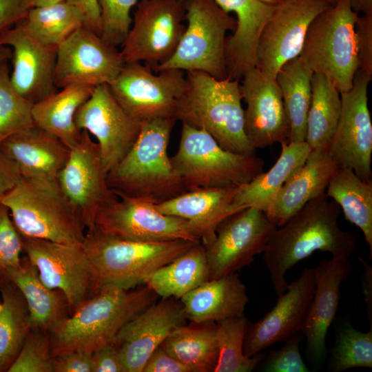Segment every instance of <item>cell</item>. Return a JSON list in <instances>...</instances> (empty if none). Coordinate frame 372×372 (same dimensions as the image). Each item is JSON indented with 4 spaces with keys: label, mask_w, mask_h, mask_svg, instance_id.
Listing matches in <instances>:
<instances>
[{
    "label": "cell",
    "mask_w": 372,
    "mask_h": 372,
    "mask_svg": "<svg viewBox=\"0 0 372 372\" xmlns=\"http://www.w3.org/2000/svg\"><path fill=\"white\" fill-rule=\"evenodd\" d=\"M340 213L339 205L324 193L272 231L263 260L277 296L287 290L286 273L316 251H327L340 258H349L353 254L356 238L339 227Z\"/></svg>",
    "instance_id": "obj_1"
},
{
    "label": "cell",
    "mask_w": 372,
    "mask_h": 372,
    "mask_svg": "<svg viewBox=\"0 0 372 372\" xmlns=\"http://www.w3.org/2000/svg\"><path fill=\"white\" fill-rule=\"evenodd\" d=\"M156 297L146 285L130 289L101 287L50 332L53 357L74 351L92 353L112 342L123 325Z\"/></svg>",
    "instance_id": "obj_2"
},
{
    "label": "cell",
    "mask_w": 372,
    "mask_h": 372,
    "mask_svg": "<svg viewBox=\"0 0 372 372\" xmlns=\"http://www.w3.org/2000/svg\"><path fill=\"white\" fill-rule=\"evenodd\" d=\"M185 78L175 118L205 130L225 149L255 155L245 133L240 80L218 79L200 71L186 72Z\"/></svg>",
    "instance_id": "obj_3"
},
{
    "label": "cell",
    "mask_w": 372,
    "mask_h": 372,
    "mask_svg": "<svg viewBox=\"0 0 372 372\" xmlns=\"http://www.w3.org/2000/svg\"><path fill=\"white\" fill-rule=\"evenodd\" d=\"M176 121L169 118L141 123L136 141L107 175V184L117 196L141 198L158 204L187 192L167 154Z\"/></svg>",
    "instance_id": "obj_4"
},
{
    "label": "cell",
    "mask_w": 372,
    "mask_h": 372,
    "mask_svg": "<svg viewBox=\"0 0 372 372\" xmlns=\"http://www.w3.org/2000/svg\"><path fill=\"white\" fill-rule=\"evenodd\" d=\"M194 244L196 243L185 240H125L92 230L85 233L83 245L96 269L100 289L116 287L130 289L145 285L156 269Z\"/></svg>",
    "instance_id": "obj_5"
},
{
    "label": "cell",
    "mask_w": 372,
    "mask_h": 372,
    "mask_svg": "<svg viewBox=\"0 0 372 372\" xmlns=\"http://www.w3.org/2000/svg\"><path fill=\"white\" fill-rule=\"evenodd\" d=\"M170 160L186 191L245 185L263 172L265 164L256 154L225 149L209 133L185 123Z\"/></svg>",
    "instance_id": "obj_6"
},
{
    "label": "cell",
    "mask_w": 372,
    "mask_h": 372,
    "mask_svg": "<svg viewBox=\"0 0 372 372\" xmlns=\"http://www.w3.org/2000/svg\"><path fill=\"white\" fill-rule=\"evenodd\" d=\"M358 17L350 0H338L312 21L299 55L307 68L324 75L340 93L352 87L358 70Z\"/></svg>",
    "instance_id": "obj_7"
},
{
    "label": "cell",
    "mask_w": 372,
    "mask_h": 372,
    "mask_svg": "<svg viewBox=\"0 0 372 372\" xmlns=\"http://www.w3.org/2000/svg\"><path fill=\"white\" fill-rule=\"evenodd\" d=\"M187 24L172 56L152 69L200 71L216 79L227 78V32L236 20L216 0H183Z\"/></svg>",
    "instance_id": "obj_8"
},
{
    "label": "cell",
    "mask_w": 372,
    "mask_h": 372,
    "mask_svg": "<svg viewBox=\"0 0 372 372\" xmlns=\"http://www.w3.org/2000/svg\"><path fill=\"white\" fill-rule=\"evenodd\" d=\"M22 236L81 245L85 227L61 191L46 189L21 178L1 199Z\"/></svg>",
    "instance_id": "obj_9"
},
{
    "label": "cell",
    "mask_w": 372,
    "mask_h": 372,
    "mask_svg": "<svg viewBox=\"0 0 372 372\" xmlns=\"http://www.w3.org/2000/svg\"><path fill=\"white\" fill-rule=\"evenodd\" d=\"M184 19L183 0H138L121 45L124 63H143L151 68L165 63L183 34Z\"/></svg>",
    "instance_id": "obj_10"
},
{
    "label": "cell",
    "mask_w": 372,
    "mask_h": 372,
    "mask_svg": "<svg viewBox=\"0 0 372 372\" xmlns=\"http://www.w3.org/2000/svg\"><path fill=\"white\" fill-rule=\"evenodd\" d=\"M156 73L142 63H125L108 85L122 107L141 123L175 118L178 100L186 87L183 70L169 69Z\"/></svg>",
    "instance_id": "obj_11"
},
{
    "label": "cell",
    "mask_w": 372,
    "mask_h": 372,
    "mask_svg": "<svg viewBox=\"0 0 372 372\" xmlns=\"http://www.w3.org/2000/svg\"><path fill=\"white\" fill-rule=\"evenodd\" d=\"M23 244L41 280L63 293L71 312L100 289L96 269L83 245L26 238Z\"/></svg>",
    "instance_id": "obj_12"
},
{
    "label": "cell",
    "mask_w": 372,
    "mask_h": 372,
    "mask_svg": "<svg viewBox=\"0 0 372 372\" xmlns=\"http://www.w3.org/2000/svg\"><path fill=\"white\" fill-rule=\"evenodd\" d=\"M92 230L131 240L201 242L187 220L160 212L152 201L127 196H118L102 207Z\"/></svg>",
    "instance_id": "obj_13"
},
{
    "label": "cell",
    "mask_w": 372,
    "mask_h": 372,
    "mask_svg": "<svg viewBox=\"0 0 372 372\" xmlns=\"http://www.w3.org/2000/svg\"><path fill=\"white\" fill-rule=\"evenodd\" d=\"M371 77L358 70L352 87L340 93V116L327 148L338 167L349 168L367 182L372 181V123L367 96Z\"/></svg>",
    "instance_id": "obj_14"
},
{
    "label": "cell",
    "mask_w": 372,
    "mask_h": 372,
    "mask_svg": "<svg viewBox=\"0 0 372 372\" xmlns=\"http://www.w3.org/2000/svg\"><path fill=\"white\" fill-rule=\"evenodd\" d=\"M276 227L265 213L247 207L223 220L214 240L205 247L209 280L236 273L249 265L256 255L263 253Z\"/></svg>",
    "instance_id": "obj_15"
},
{
    "label": "cell",
    "mask_w": 372,
    "mask_h": 372,
    "mask_svg": "<svg viewBox=\"0 0 372 372\" xmlns=\"http://www.w3.org/2000/svg\"><path fill=\"white\" fill-rule=\"evenodd\" d=\"M331 5L327 0H282L260 35L256 68L276 79L280 68L299 56L312 21Z\"/></svg>",
    "instance_id": "obj_16"
},
{
    "label": "cell",
    "mask_w": 372,
    "mask_h": 372,
    "mask_svg": "<svg viewBox=\"0 0 372 372\" xmlns=\"http://www.w3.org/2000/svg\"><path fill=\"white\" fill-rule=\"evenodd\" d=\"M107 175L97 143L87 131L82 130L79 141L70 148L58 183L87 231L93 229L100 209L117 198L107 184Z\"/></svg>",
    "instance_id": "obj_17"
},
{
    "label": "cell",
    "mask_w": 372,
    "mask_h": 372,
    "mask_svg": "<svg viewBox=\"0 0 372 372\" xmlns=\"http://www.w3.org/2000/svg\"><path fill=\"white\" fill-rule=\"evenodd\" d=\"M124 64L117 47L83 26L56 48L54 83L59 88L110 85Z\"/></svg>",
    "instance_id": "obj_18"
},
{
    "label": "cell",
    "mask_w": 372,
    "mask_h": 372,
    "mask_svg": "<svg viewBox=\"0 0 372 372\" xmlns=\"http://www.w3.org/2000/svg\"><path fill=\"white\" fill-rule=\"evenodd\" d=\"M75 123L96 138L107 174L129 152L141 128V123L122 107L106 84L94 87L76 112Z\"/></svg>",
    "instance_id": "obj_19"
},
{
    "label": "cell",
    "mask_w": 372,
    "mask_h": 372,
    "mask_svg": "<svg viewBox=\"0 0 372 372\" xmlns=\"http://www.w3.org/2000/svg\"><path fill=\"white\" fill-rule=\"evenodd\" d=\"M240 84L246 137L256 150L289 139L290 126L276 79L258 68L247 70Z\"/></svg>",
    "instance_id": "obj_20"
},
{
    "label": "cell",
    "mask_w": 372,
    "mask_h": 372,
    "mask_svg": "<svg viewBox=\"0 0 372 372\" xmlns=\"http://www.w3.org/2000/svg\"><path fill=\"white\" fill-rule=\"evenodd\" d=\"M186 320L181 302L165 298L126 322L112 342L121 352L125 372H142L154 351Z\"/></svg>",
    "instance_id": "obj_21"
},
{
    "label": "cell",
    "mask_w": 372,
    "mask_h": 372,
    "mask_svg": "<svg viewBox=\"0 0 372 372\" xmlns=\"http://www.w3.org/2000/svg\"><path fill=\"white\" fill-rule=\"evenodd\" d=\"M315 291L311 268H304L287 290L278 296L275 306L262 318L248 324L243 352L251 357L300 331Z\"/></svg>",
    "instance_id": "obj_22"
},
{
    "label": "cell",
    "mask_w": 372,
    "mask_h": 372,
    "mask_svg": "<svg viewBox=\"0 0 372 372\" xmlns=\"http://www.w3.org/2000/svg\"><path fill=\"white\" fill-rule=\"evenodd\" d=\"M313 271L315 291L301 331L306 338L307 359L316 369L327 354L326 338L338 310L340 286L353 267L349 258L332 257L322 260Z\"/></svg>",
    "instance_id": "obj_23"
},
{
    "label": "cell",
    "mask_w": 372,
    "mask_h": 372,
    "mask_svg": "<svg viewBox=\"0 0 372 372\" xmlns=\"http://www.w3.org/2000/svg\"><path fill=\"white\" fill-rule=\"evenodd\" d=\"M0 45L11 50L10 81L21 96L35 103L56 92V48L37 41L19 23L0 34Z\"/></svg>",
    "instance_id": "obj_24"
},
{
    "label": "cell",
    "mask_w": 372,
    "mask_h": 372,
    "mask_svg": "<svg viewBox=\"0 0 372 372\" xmlns=\"http://www.w3.org/2000/svg\"><path fill=\"white\" fill-rule=\"evenodd\" d=\"M0 149L17 165L21 178L40 187L61 191L58 178L70 148L36 126L3 141Z\"/></svg>",
    "instance_id": "obj_25"
},
{
    "label": "cell",
    "mask_w": 372,
    "mask_h": 372,
    "mask_svg": "<svg viewBox=\"0 0 372 372\" xmlns=\"http://www.w3.org/2000/svg\"><path fill=\"white\" fill-rule=\"evenodd\" d=\"M239 187L199 188L155 205L164 214L187 220L195 235L206 247L215 238L216 229L223 220L247 208L234 203Z\"/></svg>",
    "instance_id": "obj_26"
},
{
    "label": "cell",
    "mask_w": 372,
    "mask_h": 372,
    "mask_svg": "<svg viewBox=\"0 0 372 372\" xmlns=\"http://www.w3.org/2000/svg\"><path fill=\"white\" fill-rule=\"evenodd\" d=\"M338 168L327 149L311 150L304 165L278 192L267 209V218L276 227L285 224L307 203L326 193Z\"/></svg>",
    "instance_id": "obj_27"
},
{
    "label": "cell",
    "mask_w": 372,
    "mask_h": 372,
    "mask_svg": "<svg viewBox=\"0 0 372 372\" xmlns=\"http://www.w3.org/2000/svg\"><path fill=\"white\" fill-rule=\"evenodd\" d=\"M216 1L225 12L236 17V28L227 40V77L240 80L247 70L256 67L258 39L275 6L258 0Z\"/></svg>",
    "instance_id": "obj_28"
},
{
    "label": "cell",
    "mask_w": 372,
    "mask_h": 372,
    "mask_svg": "<svg viewBox=\"0 0 372 372\" xmlns=\"http://www.w3.org/2000/svg\"><path fill=\"white\" fill-rule=\"evenodd\" d=\"M180 302L187 319L201 324L243 316L249 298L245 285L234 273L203 282Z\"/></svg>",
    "instance_id": "obj_29"
},
{
    "label": "cell",
    "mask_w": 372,
    "mask_h": 372,
    "mask_svg": "<svg viewBox=\"0 0 372 372\" xmlns=\"http://www.w3.org/2000/svg\"><path fill=\"white\" fill-rule=\"evenodd\" d=\"M8 280L18 288L25 300L32 330L50 333L68 317L70 309L63 293L43 283L27 256L10 271Z\"/></svg>",
    "instance_id": "obj_30"
},
{
    "label": "cell",
    "mask_w": 372,
    "mask_h": 372,
    "mask_svg": "<svg viewBox=\"0 0 372 372\" xmlns=\"http://www.w3.org/2000/svg\"><path fill=\"white\" fill-rule=\"evenodd\" d=\"M281 146L277 161L268 172L240 186L234 196L235 205L265 213L280 189L304 165L311 151L305 141H284Z\"/></svg>",
    "instance_id": "obj_31"
},
{
    "label": "cell",
    "mask_w": 372,
    "mask_h": 372,
    "mask_svg": "<svg viewBox=\"0 0 372 372\" xmlns=\"http://www.w3.org/2000/svg\"><path fill=\"white\" fill-rule=\"evenodd\" d=\"M95 87L73 85L33 104L34 126L57 137L69 148L80 139L81 132L75 123L79 107L90 98Z\"/></svg>",
    "instance_id": "obj_32"
},
{
    "label": "cell",
    "mask_w": 372,
    "mask_h": 372,
    "mask_svg": "<svg viewBox=\"0 0 372 372\" xmlns=\"http://www.w3.org/2000/svg\"><path fill=\"white\" fill-rule=\"evenodd\" d=\"M209 280L206 250L200 242L156 269L145 285L157 296L178 300Z\"/></svg>",
    "instance_id": "obj_33"
},
{
    "label": "cell",
    "mask_w": 372,
    "mask_h": 372,
    "mask_svg": "<svg viewBox=\"0 0 372 372\" xmlns=\"http://www.w3.org/2000/svg\"><path fill=\"white\" fill-rule=\"evenodd\" d=\"M194 324L174 329L161 347L192 372H214L218 359L217 324Z\"/></svg>",
    "instance_id": "obj_34"
},
{
    "label": "cell",
    "mask_w": 372,
    "mask_h": 372,
    "mask_svg": "<svg viewBox=\"0 0 372 372\" xmlns=\"http://www.w3.org/2000/svg\"><path fill=\"white\" fill-rule=\"evenodd\" d=\"M326 194L342 209L347 220L362 231L372 258V181H364L349 168L338 167Z\"/></svg>",
    "instance_id": "obj_35"
},
{
    "label": "cell",
    "mask_w": 372,
    "mask_h": 372,
    "mask_svg": "<svg viewBox=\"0 0 372 372\" xmlns=\"http://www.w3.org/2000/svg\"><path fill=\"white\" fill-rule=\"evenodd\" d=\"M313 74L298 56L285 63L276 74L290 126L289 142L305 141Z\"/></svg>",
    "instance_id": "obj_36"
},
{
    "label": "cell",
    "mask_w": 372,
    "mask_h": 372,
    "mask_svg": "<svg viewBox=\"0 0 372 372\" xmlns=\"http://www.w3.org/2000/svg\"><path fill=\"white\" fill-rule=\"evenodd\" d=\"M341 107L339 91L324 75L313 73L305 138L311 150L328 148L339 121Z\"/></svg>",
    "instance_id": "obj_37"
},
{
    "label": "cell",
    "mask_w": 372,
    "mask_h": 372,
    "mask_svg": "<svg viewBox=\"0 0 372 372\" xmlns=\"http://www.w3.org/2000/svg\"><path fill=\"white\" fill-rule=\"evenodd\" d=\"M25 32L40 43L57 48L84 25L82 12L66 1L30 8L19 22Z\"/></svg>",
    "instance_id": "obj_38"
},
{
    "label": "cell",
    "mask_w": 372,
    "mask_h": 372,
    "mask_svg": "<svg viewBox=\"0 0 372 372\" xmlns=\"http://www.w3.org/2000/svg\"><path fill=\"white\" fill-rule=\"evenodd\" d=\"M0 372L8 371L31 330L29 311L18 288L10 281L0 285Z\"/></svg>",
    "instance_id": "obj_39"
},
{
    "label": "cell",
    "mask_w": 372,
    "mask_h": 372,
    "mask_svg": "<svg viewBox=\"0 0 372 372\" xmlns=\"http://www.w3.org/2000/svg\"><path fill=\"white\" fill-rule=\"evenodd\" d=\"M248 324L244 315L217 322L218 359L214 372H251L259 366L266 355L264 352L251 357L243 352Z\"/></svg>",
    "instance_id": "obj_40"
},
{
    "label": "cell",
    "mask_w": 372,
    "mask_h": 372,
    "mask_svg": "<svg viewBox=\"0 0 372 372\" xmlns=\"http://www.w3.org/2000/svg\"><path fill=\"white\" fill-rule=\"evenodd\" d=\"M357 367L372 368V329L363 332L346 322L337 331L329 368L340 372Z\"/></svg>",
    "instance_id": "obj_41"
},
{
    "label": "cell",
    "mask_w": 372,
    "mask_h": 372,
    "mask_svg": "<svg viewBox=\"0 0 372 372\" xmlns=\"http://www.w3.org/2000/svg\"><path fill=\"white\" fill-rule=\"evenodd\" d=\"M8 61L0 64V144L34 126L33 104L21 96L10 81Z\"/></svg>",
    "instance_id": "obj_42"
},
{
    "label": "cell",
    "mask_w": 372,
    "mask_h": 372,
    "mask_svg": "<svg viewBox=\"0 0 372 372\" xmlns=\"http://www.w3.org/2000/svg\"><path fill=\"white\" fill-rule=\"evenodd\" d=\"M50 333L30 330L8 372H54Z\"/></svg>",
    "instance_id": "obj_43"
},
{
    "label": "cell",
    "mask_w": 372,
    "mask_h": 372,
    "mask_svg": "<svg viewBox=\"0 0 372 372\" xmlns=\"http://www.w3.org/2000/svg\"><path fill=\"white\" fill-rule=\"evenodd\" d=\"M138 0H99L101 18V37L108 43L121 45L132 25L130 13Z\"/></svg>",
    "instance_id": "obj_44"
},
{
    "label": "cell",
    "mask_w": 372,
    "mask_h": 372,
    "mask_svg": "<svg viewBox=\"0 0 372 372\" xmlns=\"http://www.w3.org/2000/svg\"><path fill=\"white\" fill-rule=\"evenodd\" d=\"M23 251V238L8 209L0 204V285L9 281L10 271L21 264Z\"/></svg>",
    "instance_id": "obj_45"
},
{
    "label": "cell",
    "mask_w": 372,
    "mask_h": 372,
    "mask_svg": "<svg viewBox=\"0 0 372 372\" xmlns=\"http://www.w3.org/2000/svg\"><path fill=\"white\" fill-rule=\"evenodd\" d=\"M304 338L298 331L285 340L278 350H271L266 355L260 365L265 372H309L300 352V344Z\"/></svg>",
    "instance_id": "obj_46"
},
{
    "label": "cell",
    "mask_w": 372,
    "mask_h": 372,
    "mask_svg": "<svg viewBox=\"0 0 372 372\" xmlns=\"http://www.w3.org/2000/svg\"><path fill=\"white\" fill-rule=\"evenodd\" d=\"M355 30L358 70L372 76V14L358 16Z\"/></svg>",
    "instance_id": "obj_47"
},
{
    "label": "cell",
    "mask_w": 372,
    "mask_h": 372,
    "mask_svg": "<svg viewBox=\"0 0 372 372\" xmlns=\"http://www.w3.org/2000/svg\"><path fill=\"white\" fill-rule=\"evenodd\" d=\"M93 372H125L119 349L112 342L92 353Z\"/></svg>",
    "instance_id": "obj_48"
},
{
    "label": "cell",
    "mask_w": 372,
    "mask_h": 372,
    "mask_svg": "<svg viewBox=\"0 0 372 372\" xmlns=\"http://www.w3.org/2000/svg\"><path fill=\"white\" fill-rule=\"evenodd\" d=\"M54 372H93L92 353L70 351L54 357Z\"/></svg>",
    "instance_id": "obj_49"
},
{
    "label": "cell",
    "mask_w": 372,
    "mask_h": 372,
    "mask_svg": "<svg viewBox=\"0 0 372 372\" xmlns=\"http://www.w3.org/2000/svg\"><path fill=\"white\" fill-rule=\"evenodd\" d=\"M30 8L29 0H0V34L20 22Z\"/></svg>",
    "instance_id": "obj_50"
},
{
    "label": "cell",
    "mask_w": 372,
    "mask_h": 372,
    "mask_svg": "<svg viewBox=\"0 0 372 372\" xmlns=\"http://www.w3.org/2000/svg\"><path fill=\"white\" fill-rule=\"evenodd\" d=\"M142 372H192L191 370L171 356L161 346L147 359Z\"/></svg>",
    "instance_id": "obj_51"
},
{
    "label": "cell",
    "mask_w": 372,
    "mask_h": 372,
    "mask_svg": "<svg viewBox=\"0 0 372 372\" xmlns=\"http://www.w3.org/2000/svg\"><path fill=\"white\" fill-rule=\"evenodd\" d=\"M66 1L82 12L84 27L101 35V18L99 0H66Z\"/></svg>",
    "instance_id": "obj_52"
},
{
    "label": "cell",
    "mask_w": 372,
    "mask_h": 372,
    "mask_svg": "<svg viewBox=\"0 0 372 372\" xmlns=\"http://www.w3.org/2000/svg\"><path fill=\"white\" fill-rule=\"evenodd\" d=\"M21 178L17 165L0 149V204L2 198Z\"/></svg>",
    "instance_id": "obj_53"
},
{
    "label": "cell",
    "mask_w": 372,
    "mask_h": 372,
    "mask_svg": "<svg viewBox=\"0 0 372 372\" xmlns=\"http://www.w3.org/2000/svg\"><path fill=\"white\" fill-rule=\"evenodd\" d=\"M359 260L364 266V271L362 275V284L370 322V329H372V268L370 264L364 259L359 258Z\"/></svg>",
    "instance_id": "obj_54"
},
{
    "label": "cell",
    "mask_w": 372,
    "mask_h": 372,
    "mask_svg": "<svg viewBox=\"0 0 372 372\" xmlns=\"http://www.w3.org/2000/svg\"><path fill=\"white\" fill-rule=\"evenodd\" d=\"M351 8L356 13L372 14V0H350Z\"/></svg>",
    "instance_id": "obj_55"
},
{
    "label": "cell",
    "mask_w": 372,
    "mask_h": 372,
    "mask_svg": "<svg viewBox=\"0 0 372 372\" xmlns=\"http://www.w3.org/2000/svg\"><path fill=\"white\" fill-rule=\"evenodd\" d=\"M30 8L41 7L65 1L66 0H29Z\"/></svg>",
    "instance_id": "obj_56"
},
{
    "label": "cell",
    "mask_w": 372,
    "mask_h": 372,
    "mask_svg": "<svg viewBox=\"0 0 372 372\" xmlns=\"http://www.w3.org/2000/svg\"><path fill=\"white\" fill-rule=\"evenodd\" d=\"M12 52L10 48L0 45V64L11 59Z\"/></svg>",
    "instance_id": "obj_57"
},
{
    "label": "cell",
    "mask_w": 372,
    "mask_h": 372,
    "mask_svg": "<svg viewBox=\"0 0 372 372\" xmlns=\"http://www.w3.org/2000/svg\"><path fill=\"white\" fill-rule=\"evenodd\" d=\"M260 2L271 6H275L282 0H258Z\"/></svg>",
    "instance_id": "obj_58"
},
{
    "label": "cell",
    "mask_w": 372,
    "mask_h": 372,
    "mask_svg": "<svg viewBox=\"0 0 372 372\" xmlns=\"http://www.w3.org/2000/svg\"><path fill=\"white\" fill-rule=\"evenodd\" d=\"M331 6L334 5L338 0H327Z\"/></svg>",
    "instance_id": "obj_59"
},
{
    "label": "cell",
    "mask_w": 372,
    "mask_h": 372,
    "mask_svg": "<svg viewBox=\"0 0 372 372\" xmlns=\"http://www.w3.org/2000/svg\"><path fill=\"white\" fill-rule=\"evenodd\" d=\"M3 302H0V313L1 311H2L3 309Z\"/></svg>",
    "instance_id": "obj_60"
}]
</instances>
